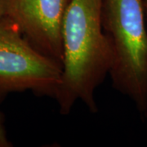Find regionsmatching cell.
Instances as JSON below:
<instances>
[{
    "mask_svg": "<svg viewBox=\"0 0 147 147\" xmlns=\"http://www.w3.org/2000/svg\"><path fill=\"white\" fill-rule=\"evenodd\" d=\"M103 0H70L62 25L61 82L54 99L61 115L77 101L96 112L95 92L109 75L112 53L101 21Z\"/></svg>",
    "mask_w": 147,
    "mask_h": 147,
    "instance_id": "1",
    "label": "cell"
},
{
    "mask_svg": "<svg viewBox=\"0 0 147 147\" xmlns=\"http://www.w3.org/2000/svg\"><path fill=\"white\" fill-rule=\"evenodd\" d=\"M144 0H103L102 27L110 43L112 85L147 115V25Z\"/></svg>",
    "mask_w": 147,
    "mask_h": 147,
    "instance_id": "2",
    "label": "cell"
},
{
    "mask_svg": "<svg viewBox=\"0 0 147 147\" xmlns=\"http://www.w3.org/2000/svg\"><path fill=\"white\" fill-rule=\"evenodd\" d=\"M61 74V65L37 50L14 21L0 20V101L26 91L55 98Z\"/></svg>",
    "mask_w": 147,
    "mask_h": 147,
    "instance_id": "3",
    "label": "cell"
},
{
    "mask_svg": "<svg viewBox=\"0 0 147 147\" xmlns=\"http://www.w3.org/2000/svg\"><path fill=\"white\" fill-rule=\"evenodd\" d=\"M70 0H7L6 16L40 53L62 66V25Z\"/></svg>",
    "mask_w": 147,
    "mask_h": 147,
    "instance_id": "4",
    "label": "cell"
},
{
    "mask_svg": "<svg viewBox=\"0 0 147 147\" xmlns=\"http://www.w3.org/2000/svg\"><path fill=\"white\" fill-rule=\"evenodd\" d=\"M13 146L8 139L5 127V118L0 112V147H11Z\"/></svg>",
    "mask_w": 147,
    "mask_h": 147,
    "instance_id": "5",
    "label": "cell"
},
{
    "mask_svg": "<svg viewBox=\"0 0 147 147\" xmlns=\"http://www.w3.org/2000/svg\"><path fill=\"white\" fill-rule=\"evenodd\" d=\"M7 0H0V20L6 16Z\"/></svg>",
    "mask_w": 147,
    "mask_h": 147,
    "instance_id": "6",
    "label": "cell"
},
{
    "mask_svg": "<svg viewBox=\"0 0 147 147\" xmlns=\"http://www.w3.org/2000/svg\"><path fill=\"white\" fill-rule=\"evenodd\" d=\"M144 7H145V12L147 19V0H144Z\"/></svg>",
    "mask_w": 147,
    "mask_h": 147,
    "instance_id": "7",
    "label": "cell"
}]
</instances>
